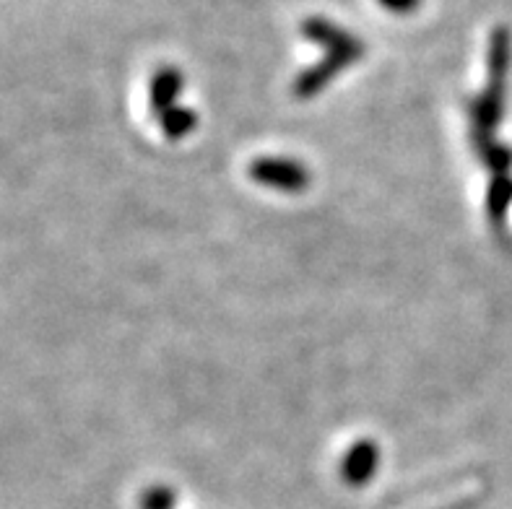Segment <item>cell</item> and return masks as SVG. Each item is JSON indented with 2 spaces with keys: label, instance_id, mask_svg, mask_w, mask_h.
Instances as JSON below:
<instances>
[{
  "label": "cell",
  "instance_id": "8992f818",
  "mask_svg": "<svg viewBox=\"0 0 512 509\" xmlns=\"http://www.w3.org/2000/svg\"><path fill=\"white\" fill-rule=\"evenodd\" d=\"M175 507V494L167 486H154L143 494L141 509H172Z\"/></svg>",
  "mask_w": 512,
  "mask_h": 509
},
{
  "label": "cell",
  "instance_id": "3957f363",
  "mask_svg": "<svg viewBox=\"0 0 512 509\" xmlns=\"http://www.w3.org/2000/svg\"><path fill=\"white\" fill-rule=\"evenodd\" d=\"M377 447L372 442H359L349 450V455L341 463V476L349 486H364L370 484V478L375 476L377 468Z\"/></svg>",
  "mask_w": 512,
  "mask_h": 509
},
{
  "label": "cell",
  "instance_id": "277c9868",
  "mask_svg": "<svg viewBox=\"0 0 512 509\" xmlns=\"http://www.w3.org/2000/svg\"><path fill=\"white\" fill-rule=\"evenodd\" d=\"M182 89V76L172 68H164L154 76L151 81V104H154L156 110H164L169 104L175 102V97L180 94Z\"/></svg>",
  "mask_w": 512,
  "mask_h": 509
},
{
  "label": "cell",
  "instance_id": "52a82bcc",
  "mask_svg": "<svg viewBox=\"0 0 512 509\" xmlns=\"http://www.w3.org/2000/svg\"><path fill=\"white\" fill-rule=\"evenodd\" d=\"M380 6H385L388 11L396 13H409L419 6V0H380Z\"/></svg>",
  "mask_w": 512,
  "mask_h": 509
},
{
  "label": "cell",
  "instance_id": "7a4b0ae2",
  "mask_svg": "<svg viewBox=\"0 0 512 509\" xmlns=\"http://www.w3.org/2000/svg\"><path fill=\"white\" fill-rule=\"evenodd\" d=\"M250 174L266 187H276V190H284V193H297L310 180L307 169L302 164L292 162V159H260V162L253 164Z\"/></svg>",
  "mask_w": 512,
  "mask_h": 509
},
{
  "label": "cell",
  "instance_id": "6da1fadb",
  "mask_svg": "<svg viewBox=\"0 0 512 509\" xmlns=\"http://www.w3.org/2000/svg\"><path fill=\"white\" fill-rule=\"evenodd\" d=\"M305 34L312 42H318V45H323L325 50H328V55H325V60L318 68H312V71H307L305 76L299 78L297 94L310 97V94H315L320 86L328 84V78H331L333 73L344 71L346 65L354 63V60L364 52V45L354 37V34L344 32L341 26L331 24L328 19H318V16L307 21Z\"/></svg>",
  "mask_w": 512,
  "mask_h": 509
},
{
  "label": "cell",
  "instance_id": "5b68a950",
  "mask_svg": "<svg viewBox=\"0 0 512 509\" xmlns=\"http://www.w3.org/2000/svg\"><path fill=\"white\" fill-rule=\"evenodd\" d=\"M164 130H167L172 138H182L185 133H190L195 125V117L188 110H169L162 115Z\"/></svg>",
  "mask_w": 512,
  "mask_h": 509
}]
</instances>
